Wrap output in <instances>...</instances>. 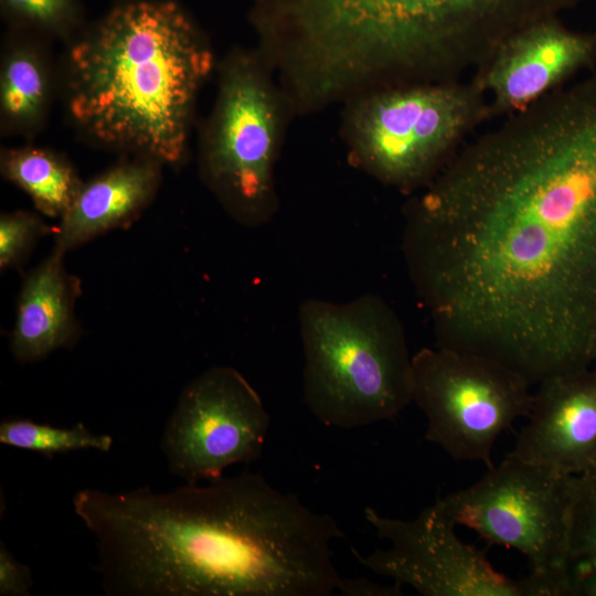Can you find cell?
Returning <instances> with one entry per match:
<instances>
[{"mask_svg": "<svg viewBox=\"0 0 596 596\" xmlns=\"http://www.w3.org/2000/svg\"><path fill=\"white\" fill-rule=\"evenodd\" d=\"M595 466H596V465H595ZM595 466H594V467H595Z\"/></svg>", "mask_w": 596, "mask_h": 596, "instance_id": "cell-24", "label": "cell"}, {"mask_svg": "<svg viewBox=\"0 0 596 596\" xmlns=\"http://www.w3.org/2000/svg\"><path fill=\"white\" fill-rule=\"evenodd\" d=\"M270 416L256 390L231 366H213L181 391L160 439L169 472L185 483L213 481L257 460Z\"/></svg>", "mask_w": 596, "mask_h": 596, "instance_id": "cell-9", "label": "cell"}, {"mask_svg": "<svg viewBox=\"0 0 596 596\" xmlns=\"http://www.w3.org/2000/svg\"><path fill=\"white\" fill-rule=\"evenodd\" d=\"M579 0H266L294 82L328 100L379 77L458 81L511 36Z\"/></svg>", "mask_w": 596, "mask_h": 596, "instance_id": "cell-2", "label": "cell"}, {"mask_svg": "<svg viewBox=\"0 0 596 596\" xmlns=\"http://www.w3.org/2000/svg\"><path fill=\"white\" fill-rule=\"evenodd\" d=\"M211 67V51L179 3L127 0L71 45L67 110L103 148L177 164Z\"/></svg>", "mask_w": 596, "mask_h": 596, "instance_id": "cell-3", "label": "cell"}, {"mask_svg": "<svg viewBox=\"0 0 596 596\" xmlns=\"http://www.w3.org/2000/svg\"><path fill=\"white\" fill-rule=\"evenodd\" d=\"M2 175L23 190L46 216L61 219L73 204L83 182L62 156L24 147L1 152Z\"/></svg>", "mask_w": 596, "mask_h": 596, "instance_id": "cell-16", "label": "cell"}, {"mask_svg": "<svg viewBox=\"0 0 596 596\" xmlns=\"http://www.w3.org/2000/svg\"><path fill=\"white\" fill-rule=\"evenodd\" d=\"M596 235V76L459 148L408 205L402 248L436 345L531 385L584 369Z\"/></svg>", "mask_w": 596, "mask_h": 596, "instance_id": "cell-1", "label": "cell"}, {"mask_svg": "<svg viewBox=\"0 0 596 596\" xmlns=\"http://www.w3.org/2000/svg\"><path fill=\"white\" fill-rule=\"evenodd\" d=\"M565 570L567 596H596V466L573 476Z\"/></svg>", "mask_w": 596, "mask_h": 596, "instance_id": "cell-17", "label": "cell"}, {"mask_svg": "<svg viewBox=\"0 0 596 596\" xmlns=\"http://www.w3.org/2000/svg\"><path fill=\"white\" fill-rule=\"evenodd\" d=\"M572 480L508 454L476 483L435 502L456 526L521 552L535 596H567Z\"/></svg>", "mask_w": 596, "mask_h": 596, "instance_id": "cell-6", "label": "cell"}, {"mask_svg": "<svg viewBox=\"0 0 596 596\" xmlns=\"http://www.w3.org/2000/svg\"><path fill=\"white\" fill-rule=\"evenodd\" d=\"M2 13L15 25L65 38L82 22L77 0H0Z\"/></svg>", "mask_w": 596, "mask_h": 596, "instance_id": "cell-19", "label": "cell"}, {"mask_svg": "<svg viewBox=\"0 0 596 596\" xmlns=\"http://www.w3.org/2000/svg\"><path fill=\"white\" fill-rule=\"evenodd\" d=\"M596 56V33H578L558 18L532 24L507 40L472 77L491 116L520 111L557 88Z\"/></svg>", "mask_w": 596, "mask_h": 596, "instance_id": "cell-11", "label": "cell"}, {"mask_svg": "<svg viewBox=\"0 0 596 596\" xmlns=\"http://www.w3.org/2000/svg\"><path fill=\"white\" fill-rule=\"evenodd\" d=\"M52 93L51 72L39 46L18 40L8 46L0 70V114L4 131L32 134L44 121Z\"/></svg>", "mask_w": 596, "mask_h": 596, "instance_id": "cell-15", "label": "cell"}, {"mask_svg": "<svg viewBox=\"0 0 596 596\" xmlns=\"http://www.w3.org/2000/svg\"><path fill=\"white\" fill-rule=\"evenodd\" d=\"M33 585L30 568L19 562L8 550L3 541L0 542V595L29 596Z\"/></svg>", "mask_w": 596, "mask_h": 596, "instance_id": "cell-21", "label": "cell"}, {"mask_svg": "<svg viewBox=\"0 0 596 596\" xmlns=\"http://www.w3.org/2000/svg\"><path fill=\"white\" fill-rule=\"evenodd\" d=\"M302 397L322 425L353 429L394 418L412 403L405 329L379 295L311 298L298 312Z\"/></svg>", "mask_w": 596, "mask_h": 596, "instance_id": "cell-4", "label": "cell"}, {"mask_svg": "<svg viewBox=\"0 0 596 596\" xmlns=\"http://www.w3.org/2000/svg\"><path fill=\"white\" fill-rule=\"evenodd\" d=\"M530 382L489 358L435 347L412 359V402L427 421L425 438L456 460L491 468L499 435L526 417Z\"/></svg>", "mask_w": 596, "mask_h": 596, "instance_id": "cell-8", "label": "cell"}, {"mask_svg": "<svg viewBox=\"0 0 596 596\" xmlns=\"http://www.w3.org/2000/svg\"><path fill=\"white\" fill-rule=\"evenodd\" d=\"M278 130V100L262 66L246 54L231 56L222 67L200 164L224 209L245 226L263 225L276 211Z\"/></svg>", "mask_w": 596, "mask_h": 596, "instance_id": "cell-7", "label": "cell"}, {"mask_svg": "<svg viewBox=\"0 0 596 596\" xmlns=\"http://www.w3.org/2000/svg\"><path fill=\"white\" fill-rule=\"evenodd\" d=\"M64 254L54 247L22 285L11 337V352L20 363L39 361L75 340L79 285L67 273Z\"/></svg>", "mask_w": 596, "mask_h": 596, "instance_id": "cell-14", "label": "cell"}, {"mask_svg": "<svg viewBox=\"0 0 596 596\" xmlns=\"http://www.w3.org/2000/svg\"><path fill=\"white\" fill-rule=\"evenodd\" d=\"M50 232L36 214L26 211L4 213L0 217V266L6 269L19 264L39 237Z\"/></svg>", "mask_w": 596, "mask_h": 596, "instance_id": "cell-20", "label": "cell"}, {"mask_svg": "<svg viewBox=\"0 0 596 596\" xmlns=\"http://www.w3.org/2000/svg\"><path fill=\"white\" fill-rule=\"evenodd\" d=\"M0 444L34 451L52 458L56 454L95 449L110 451L109 435L91 432L83 423L72 427H54L29 419H3L0 423Z\"/></svg>", "mask_w": 596, "mask_h": 596, "instance_id": "cell-18", "label": "cell"}, {"mask_svg": "<svg viewBox=\"0 0 596 596\" xmlns=\"http://www.w3.org/2000/svg\"><path fill=\"white\" fill-rule=\"evenodd\" d=\"M593 353H596V340H595V343H594Z\"/></svg>", "mask_w": 596, "mask_h": 596, "instance_id": "cell-23", "label": "cell"}, {"mask_svg": "<svg viewBox=\"0 0 596 596\" xmlns=\"http://www.w3.org/2000/svg\"><path fill=\"white\" fill-rule=\"evenodd\" d=\"M161 166L153 159L135 157L83 183L60 219L54 247L66 253L136 219L158 190Z\"/></svg>", "mask_w": 596, "mask_h": 596, "instance_id": "cell-13", "label": "cell"}, {"mask_svg": "<svg viewBox=\"0 0 596 596\" xmlns=\"http://www.w3.org/2000/svg\"><path fill=\"white\" fill-rule=\"evenodd\" d=\"M337 589L343 596H401L400 584L381 585L365 577L340 578Z\"/></svg>", "mask_w": 596, "mask_h": 596, "instance_id": "cell-22", "label": "cell"}, {"mask_svg": "<svg viewBox=\"0 0 596 596\" xmlns=\"http://www.w3.org/2000/svg\"><path fill=\"white\" fill-rule=\"evenodd\" d=\"M533 393L528 423L509 455L562 475L596 465V373L553 375Z\"/></svg>", "mask_w": 596, "mask_h": 596, "instance_id": "cell-12", "label": "cell"}, {"mask_svg": "<svg viewBox=\"0 0 596 596\" xmlns=\"http://www.w3.org/2000/svg\"><path fill=\"white\" fill-rule=\"evenodd\" d=\"M364 518L390 549L362 555L351 547L354 558L401 586L424 596H535L526 576H505L483 553L462 542L436 502L413 520L384 517L371 507L364 509Z\"/></svg>", "mask_w": 596, "mask_h": 596, "instance_id": "cell-10", "label": "cell"}, {"mask_svg": "<svg viewBox=\"0 0 596 596\" xmlns=\"http://www.w3.org/2000/svg\"><path fill=\"white\" fill-rule=\"evenodd\" d=\"M490 117L473 78L386 89L354 109L351 149L356 162L383 183L402 190L424 188L466 136Z\"/></svg>", "mask_w": 596, "mask_h": 596, "instance_id": "cell-5", "label": "cell"}]
</instances>
